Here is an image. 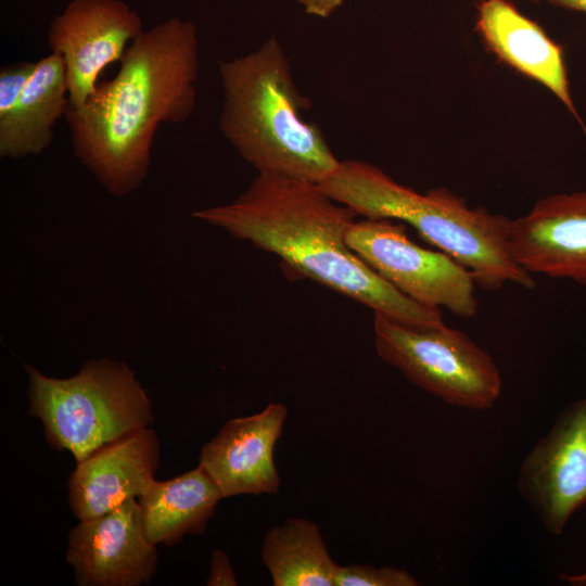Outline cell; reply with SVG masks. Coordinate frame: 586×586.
<instances>
[{
  "label": "cell",
  "instance_id": "6da1fadb",
  "mask_svg": "<svg viewBox=\"0 0 586 586\" xmlns=\"http://www.w3.org/2000/svg\"><path fill=\"white\" fill-rule=\"evenodd\" d=\"M199 71L198 27L173 16L133 39L116 75L82 106H67L74 155L107 193L127 196L142 186L157 128L195 110Z\"/></svg>",
  "mask_w": 586,
  "mask_h": 586
},
{
  "label": "cell",
  "instance_id": "7a4b0ae2",
  "mask_svg": "<svg viewBox=\"0 0 586 586\" xmlns=\"http://www.w3.org/2000/svg\"><path fill=\"white\" fill-rule=\"evenodd\" d=\"M192 216L276 255L294 275L373 313L413 324L444 323L441 309L404 295L349 249L346 232L358 215L332 199L320 183L257 174L231 203L199 209Z\"/></svg>",
  "mask_w": 586,
  "mask_h": 586
},
{
  "label": "cell",
  "instance_id": "3957f363",
  "mask_svg": "<svg viewBox=\"0 0 586 586\" xmlns=\"http://www.w3.org/2000/svg\"><path fill=\"white\" fill-rule=\"evenodd\" d=\"M224 92L219 128L257 174L322 183L340 160L320 128L303 115L304 101L281 42L220 61Z\"/></svg>",
  "mask_w": 586,
  "mask_h": 586
},
{
  "label": "cell",
  "instance_id": "277c9868",
  "mask_svg": "<svg viewBox=\"0 0 586 586\" xmlns=\"http://www.w3.org/2000/svg\"><path fill=\"white\" fill-rule=\"evenodd\" d=\"M320 184L357 215L412 226L425 241L466 267L483 290H499L507 283L526 290L536 285L532 275L510 255L511 219L483 207H470L446 188L419 193L358 160L341 161Z\"/></svg>",
  "mask_w": 586,
  "mask_h": 586
},
{
  "label": "cell",
  "instance_id": "5b68a950",
  "mask_svg": "<svg viewBox=\"0 0 586 586\" xmlns=\"http://www.w3.org/2000/svg\"><path fill=\"white\" fill-rule=\"evenodd\" d=\"M25 368L29 415L42 422L47 442L69 451L76 462L153 421L152 403L124 361L88 360L65 379Z\"/></svg>",
  "mask_w": 586,
  "mask_h": 586
},
{
  "label": "cell",
  "instance_id": "8992f818",
  "mask_svg": "<svg viewBox=\"0 0 586 586\" xmlns=\"http://www.w3.org/2000/svg\"><path fill=\"white\" fill-rule=\"evenodd\" d=\"M379 357L412 384L464 409L492 408L502 380L493 357L466 333L441 324H413L373 313Z\"/></svg>",
  "mask_w": 586,
  "mask_h": 586
},
{
  "label": "cell",
  "instance_id": "52a82bcc",
  "mask_svg": "<svg viewBox=\"0 0 586 586\" xmlns=\"http://www.w3.org/2000/svg\"><path fill=\"white\" fill-rule=\"evenodd\" d=\"M346 243L374 272L417 303L472 318L479 310L472 273L440 250L412 242L406 224L388 218L357 220Z\"/></svg>",
  "mask_w": 586,
  "mask_h": 586
},
{
  "label": "cell",
  "instance_id": "ba28073f",
  "mask_svg": "<svg viewBox=\"0 0 586 586\" xmlns=\"http://www.w3.org/2000/svg\"><path fill=\"white\" fill-rule=\"evenodd\" d=\"M520 496L544 528L560 535L586 504V395L566 405L522 460Z\"/></svg>",
  "mask_w": 586,
  "mask_h": 586
},
{
  "label": "cell",
  "instance_id": "9c48e42d",
  "mask_svg": "<svg viewBox=\"0 0 586 586\" xmlns=\"http://www.w3.org/2000/svg\"><path fill=\"white\" fill-rule=\"evenodd\" d=\"M143 30L138 12L123 0H71L53 17L47 42L63 60L69 106L85 104L102 71L120 62Z\"/></svg>",
  "mask_w": 586,
  "mask_h": 586
},
{
  "label": "cell",
  "instance_id": "30bf717a",
  "mask_svg": "<svg viewBox=\"0 0 586 586\" xmlns=\"http://www.w3.org/2000/svg\"><path fill=\"white\" fill-rule=\"evenodd\" d=\"M66 559L80 586H139L157 566L156 545L145 536L135 498L93 519L80 521L68 535Z\"/></svg>",
  "mask_w": 586,
  "mask_h": 586
},
{
  "label": "cell",
  "instance_id": "8fae6325",
  "mask_svg": "<svg viewBox=\"0 0 586 586\" xmlns=\"http://www.w3.org/2000/svg\"><path fill=\"white\" fill-rule=\"evenodd\" d=\"M508 246L528 273L586 286V191L539 199L526 214L511 219Z\"/></svg>",
  "mask_w": 586,
  "mask_h": 586
},
{
  "label": "cell",
  "instance_id": "7c38bea8",
  "mask_svg": "<svg viewBox=\"0 0 586 586\" xmlns=\"http://www.w3.org/2000/svg\"><path fill=\"white\" fill-rule=\"evenodd\" d=\"M286 416L283 404L269 403L257 413L228 420L202 446L199 466L222 498L278 492L280 477L273 450Z\"/></svg>",
  "mask_w": 586,
  "mask_h": 586
},
{
  "label": "cell",
  "instance_id": "4fadbf2b",
  "mask_svg": "<svg viewBox=\"0 0 586 586\" xmlns=\"http://www.w3.org/2000/svg\"><path fill=\"white\" fill-rule=\"evenodd\" d=\"M76 463L67 483L68 504L79 521L93 519L149 489L160 463V442L154 430L143 428Z\"/></svg>",
  "mask_w": 586,
  "mask_h": 586
},
{
  "label": "cell",
  "instance_id": "5bb4252c",
  "mask_svg": "<svg viewBox=\"0 0 586 586\" xmlns=\"http://www.w3.org/2000/svg\"><path fill=\"white\" fill-rule=\"evenodd\" d=\"M475 30L504 63L550 90L583 125L570 93L563 49L508 0H482Z\"/></svg>",
  "mask_w": 586,
  "mask_h": 586
},
{
  "label": "cell",
  "instance_id": "9a60e30c",
  "mask_svg": "<svg viewBox=\"0 0 586 586\" xmlns=\"http://www.w3.org/2000/svg\"><path fill=\"white\" fill-rule=\"evenodd\" d=\"M67 106L64 63L60 54L50 52L36 62L9 125L0 130L1 158L41 154L51 144L53 127Z\"/></svg>",
  "mask_w": 586,
  "mask_h": 586
},
{
  "label": "cell",
  "instance_id": "2e32d148",
  "mask_svg": "<svg viewBox=\"0 0 586 586\" xmlns=\"http://www.w3.org/2000/svg\"><path fill=\"white\" fill-rule=\"evenodd\" d=\"M221 495L209 475L196 468L156 481L138 499L146 538L154 545H173L186 534L204 532Z\"/></svg>",
  "mask_w": 586,
  "mask_h": 586
},
{
  "label": "cell",
  "instance_id": "e0dca14e",
  "mask_svg": "<svg viewBox=\"0 0 586 586\" xmlns=\"http://www.w3.org/2000/svg\"><path fill=\"white\" fill-rule=\"evenodd\" d=\"M262 559L275 586H335L339 565L310 520L292 518L269 530Z\"/></svg>",
  "mask_w": 586,
  "mask_h": 586
},
{
  "label": "cell",
  "instance_id": "ac0fdd59",
  "mask_svg": "<svg viewBox=\"0 0 586 586\" xmlns=\"http://www.w3.org/2000/svg\"><path fill=\"white\" fill-rule=\"evenodd\" d=\"M407 571L393 566L349 564L337 568L335 586H417Z\"/></svg>",
  "mask_w": 586,
  "mask_h": 586
},
{
  "label": "cell",
  "instance_id": "d6986e66",
  "mask_svg": "<svg viewBox=\"0 0 586 586\" xmlns=\"http://www.w3.org/2000/svg\"><path fill=\"white\" fill-rule=\"evenodd\" d=\"M36 63L22 61L0 71V130L5 128L17 106L22 92L34 73Z\"/></svg>",
  "mask_w": 586,
  "mask_h": 586
},
{
  "label": "cell",
  "instance_id": "ffe728a7",
  "mask_svg": "<svg viewBox=\"0 0 586 586\" xmlns=\"http://www.w3.org/2000/svg\"><path fill=\"white\" fill-rule=\"evenodd\" d=\"M237 584L228 556L222 550L215 549L212 553L207 585L235 586Z\"/></svg>",
  "mask_w": 586,
  "mask_h": 586
},
{
  "label": "cell",
  "instance_id": "44dd1931",
  "mask_svg": "<svg viewBox=\"0 0 586 586\" xmlns=\"http://www.w3.org/2000/svg\"><path fill=\"white\" fill-rule=\"evenodd\" d=\"M311 16L327 18L335 13L345 0H295Z\"/></svg>",
  "mask_w": 586,
  "mask_h": 586
},
{
  "label": "cell",
  "instance_id": "7402d4cb",
  "mask_svg": "<svg viewBox=\"0 0 586 586\" xmlns=\"http://www.w3.org/2000/svg\"><path fill=\"white\" fill-rule=\"evenodd\" d=\"M550 4L572 11L586 13V0H546Z\"/></svg>",
  "mask_w": 586,
  "mask_h": 586
},
{
  "label": "cell",
  "instance_id": "603a6c76",
  "mask_svg": "<svg viewBox=\"0 0 586 586\" xmlns=\"http://www.w3.org/2000/svg\"><path fill=\"white\" fill-rule=\"evenodd\" d=\"M559 577L573 586H586V570L576 574L561 573Z\"/></svg>",
  "mask_w": 586,
  "mask_h": 586
},
{
  "label": "cell",
  "instance_id": "cb8c5ba5",
  "mask_svg": "<svg viewBox=\"0 0 586 586\" xmlns=\"http://www.w3.org/2000/svg\"><path fill=\"white\" fill-rule=\"evenodd\" d=\"M528 1H532V2H539V1H542V0H528Z\"/></svg>",
  "mask_w": 586,
  "mask_h": 586
}]
</instances>
